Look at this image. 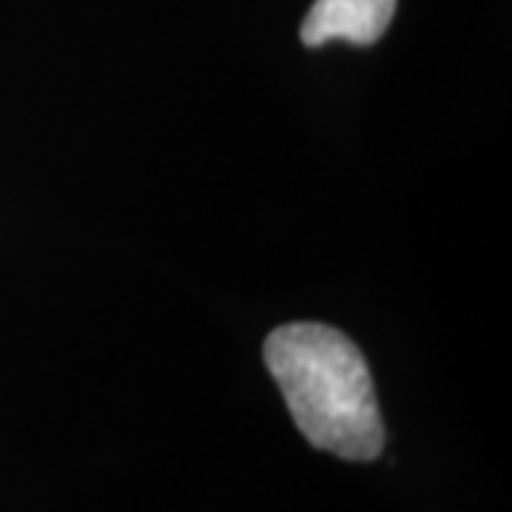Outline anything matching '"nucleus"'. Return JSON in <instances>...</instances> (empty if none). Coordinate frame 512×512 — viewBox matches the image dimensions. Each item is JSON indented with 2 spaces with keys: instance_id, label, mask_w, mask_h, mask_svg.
<instances>
[{
  "instance_id": "1",
  "label": "nucleus",
  "mask_w": 512,
  "mask_h": 512,
  "mask_svg": "<svg viewBox=\"0 0 512 512\" xmlns=\"http://www.w3.org/2000/svg\"><path fill=\"white\" fill-rule=\"evenodd\" d=\"M265 365L313 447L348 461L382 453L376 387L365 356L345 333L319 322L282 325L265 342Z\"/></svg>"
},
{
  "instance_id": "2",
  "label": "nucleus",
  "mask_w": 512,
  "mask_h": 512,
  "mask_svg": "<svg viewBox=\"0 0 512 512\" xmlns=\"http://www.w3.org/2000/svg\"><path fill=\"white\" fill-rule=\"evenodd\" d=\"M396 0H316L302 23V43L322 46L328 40H350L370 46L387 32Z\"/></svg>"
}]
</instances>
